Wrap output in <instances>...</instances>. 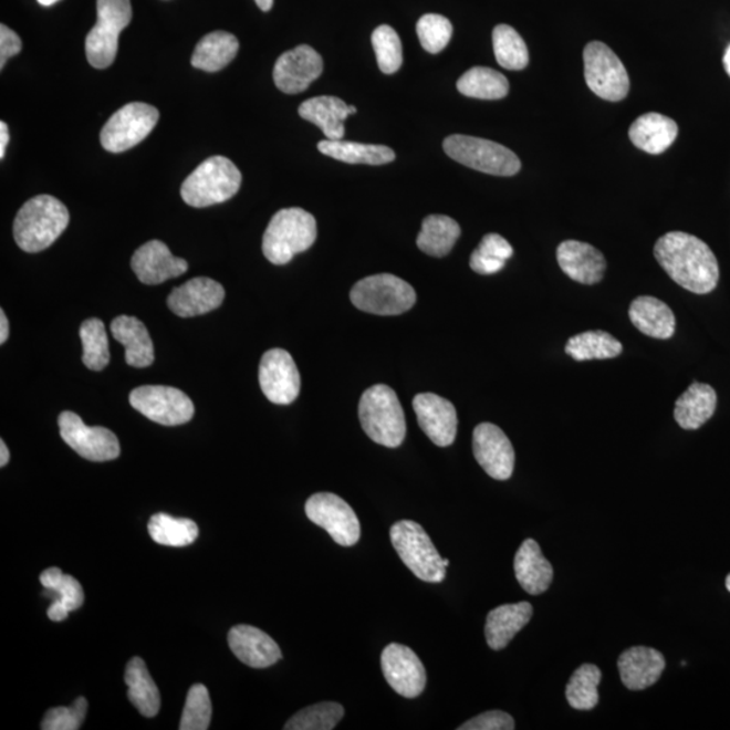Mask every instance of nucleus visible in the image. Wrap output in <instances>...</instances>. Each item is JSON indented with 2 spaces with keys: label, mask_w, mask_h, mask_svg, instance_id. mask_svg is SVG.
<instances>
[{
  "label": "nucleus",
  "mask_w": 730,
  "mask_h": 730,
  "mask_svg": "<svg viewBox=\"0 0 730 730\" xmlns=\"http://www.w3.org/2000/svg\"><path fill=\"white\" fill-rule=\"evenodd\" d=\"M657 263L668 277L693 294H709L717 288L720 267L713 251L698 237L684 231H671L660 237L655 246Z\"/></svg>",
  "instance_id": "1"
},
{
  "label": "nucleus",
  "mask_w": 730,
  "mask_h": 730,
  "mask_svg": "<svg viewBox=\"0 0 730 730\" xmlns=\"http://www.w3.org/2000/svg\"><path fill=\"white\" fill-rule=\"evenodd\" d=\"M70 212L63 202L51 195L28 200L14 221V240L22 251H45L69 227Z\"/></svg>",
  "instance_id": "2"
},
{
  "label": "nucleus",
  "mask_w": 730,
  "mask_h": 730,
  "mask_svg": "<svg viewBox=\"0 0 730 730\" xmlns=\"http://www.w3.org/2000/svg\"><path fill=\"white\" fill-rule=\"evenodd\" d=\"M315 240V218L300 207H290L272 217L263 237V253L272 264L284 265L312 248Z\"/></svg>",
  "instance_id": "3"
},
{
  "label": "nucleus",
  "mask_w": 730,
  "mask_h": 730,
  "mask_svg": "<svg viewBox=\"0 0 730 730\" xmlns=\"http://www.w3.org/2000/svg\"><path fill=\"white\" fill-rule=\"evenodd\" d=\"M358 418L365 434L379 446L398 448L405 441V413L392 387H369L358 404Z\"/></svg>",
  "instance_id": "4"
},
{
  "label": "nucleus",
  "mask_w": 730,
  "mask_h": 730,
  "mask_svg": "<svg viewBox=\"0 0 730 730\" xmlns=\"http://www.w3.org/2000/svg\"><path fill=\"white\" fill-rule=\"evenodd\" d=\"M242 175L229 158L212 156L206 158L194 173L182 181L181 198L188 206L209 207L227 202L239 192Z\"/></svg>",
  "instance_id": "5"
},
{
  "label": "nucleus",
  "mask_w": 730,
  "mask_h": 730,
  "mask_svg": "<svg viewBox=\"0 0 730 730\" xmlns=\"http://www.w3.org/2000/svg\"><path fill=\"white\" fill-rule=\"evenodd\" d=\"M389 539L401 562L424 582L441 583L447 567L440 552L418 522L404 520L389 529Z\"/></svg>",
  "instance_id": "6"
},
{
  "label": "nucleus",
  "mask_w": 730,
  "mask_h": 730,
  "mask_svg": "<svg viewBox=\"0 0 730 730\" xmlns=\"http://www.w3.org/2000/svg\"><path fill=\"white\" fill-rule=\"evenodd\" d=\"M351 301L365 313L399 315L416 304L417 294L404 279L379 273L358 280L351 291Z\"/></svg>",
  "instance_id": "7"
},
{
  "label": "nucleus",
  "mask_w": 730,
  "mask_h": 730,
  "mask_svg": "<svg viewBox=\"0 0 730 730\" xmlns=\"http://www.w3.org/2000/svg\"><path fill=\"white\" fill-rule=\"evenodd\" d=\"M442 146L452 160L480 173L513 176L521 169L520 158L514 152L490 139L453 134L444 139Z\"/></svg>",
  "instance_id": "8"
},
{
  "label": "nucleus",
  "mask_w": 730,
  "mask_h": 730,
  "mask_svg": "<svg viewBox=\"0 0 730 730\" xmlns=\"http://www.w3.org/2000/svg\"><path fill=\"white\" fill-rule=\"evenodd\" d=\"M97 21L85 39V54L96 70H105L114 63L118 52L122 30L131 23V0H97Z\"/></svg>",
  "instance_id": "9"
},
{
  "label": "nucleus",
  "mask_w": 730,
  "mask_h": 730,
  "mask_svg": "<svg viewBox=\"0 0 730 730\" xmlns=\"http://www.w3.org/2000/svg\"><path fill=\"white\" fill-rule=\"evenodd\" d=\"M584 76L588 88L602 100L619 102L629 93V75L623 61L604 42L593 41L584 48Z\"/></svg>",
  "instance_id": "10"
},
{
  "label": "nucleus",
  "mask_w": 730,
  "mask_h": 730,
  "mask_svg": "<svg viewBox=\"0 0 730 730\" xmlns=\"http://www.w3.org/2000/svg\"><path fill=\"white\" fill-rule=\"evenodd\" d=\"M160 113L143 102H132L114 113L101 132L103 148L112 154L129 150L155 129Z\"/></svg>",
  "instance_id": "11"
},
{
  "label": "nucleus",
  "mask_w": 730,
  "mask_h": 730,
  "mask_svg": "<svg viewBox=\"0 0 730 730\" xmlns=\"http://www.w3.org/2000/svg\"><path fill=\"white\" fill-rule=\"evenodd\" d=\"M129 400L133 409L150 421L166 426L190 423L195 413L192 400L175 387H137L131 393Z\"/></svg>",
  "instance_id": "12"
},
{
  "label": "nucleus",
  "mask_w": 730,
  "mask_h": 730,
  "mask_svg": "<svg viewBox=\"0 0 730 730\" xmlns=\"http://www.w3.org/2000/svg\"><path fill=\"white\" fill-rule=\"evenodd\" d=\"M307 519L331 534L338 545L352 546L361 540L362 528L355 511L332 492H319L307 499Z\"/></svg>",
  "instance_id": "13"
},
{
  "label": "nucleus",
  "mask_w": 730,
  "mask_h": 730,
  "mask_svg": "<svg viewBox=\"0 0 730 730\" xmlns=\"http://www.w3.org/2000/svg\"><path fill=\"white\" fill-rule=\"evenodd\" d=\"M60 435L77 455L90 461H109L118 458L121 447L117 436L103 426H87L73 411L59 417Z\"/></svg>",
  "instance_id": "14"
},
{
  "label": "nucleus",
  "mask_w": 730,
  "mask_h": 730,
  "mask_svg": "<svg viewBox=\"0 0 730 730\" xmlns=\"http://www.w3.org/2000/svg\"><path fill=\"white\" fill-rule=\"evenodd\" d=\"M261 392L275 405H290L301 393V375L288 351L271 350L261 357L259 367Z\"/></svg>",
  "instance_id": "15"
},
{
  "label": "nucleus",
  "mask_w": 730,
  "mask_h": 730,
  "mask_svg": "<svg viewBox=\"0 0 730 730\" xmlns=\"http://www.w3.org/2000/svg\"><path fill=\"white\" fill-rule=\"evenodd\" d=\"M474 459L492 479L508 480L514 471L515 452L507 435L499 426L479 424L473 430Z\"/></svg>",
  "instance_id": "16"
},
{
  "label": "nucleus",
  "mask_w": 730,
  "mask_h": 730,
  "mask_svg": "<svg viewBox=\"0 0 730 730\" xmlns=\"http://www.w3.org/2000/svg\"><path fill=\"white\" fill-rule=\"evenodd\" d=\"M382 669L387 684L401 697L417 698L425 690L426 669L406 645L388 644L382 654Z\"/></svg>",
  "instance_id": "17"
},
{
  "label": "nucleus",
  "mask_w": 730,
  "mask_h": 730,
  "mask_svg": "<svg viewBox=\"0 0 730 730\" xmlns=\"http://www.w3.org/2000/svg\"><path fill=\"white\" fill-rule=\"evenodd\" d=\"M322 71L324 61L321 54L312 46L300 45L278 59L273 82L284 94H301L322 75Z\"/></svg>",
  "instance_id": "18"
},
{
  "label": "nucleus",
  "mask_w": 730,
  "mask_h": 730,
  "mask_svg": "<svg viewBox=\"0 0 730 730\" xmlns=\"http://www.w3.org/2000/svg\"><path fill=\"white\" fill-rule=\"evenodd\" d=\"M418 425L437 447H449L458 435V413L453 404L436 394H418L413 400Z\"/></svg>",
  "instance_id": "19"
},
{
  "label": "nucleus",
  "mask_w": 730,
  "mask_h": 730,
  "mask_svg": "<svg viewBox=\"0 0 730 730\" xmlns=\"http://www.w3.org/2000/svg\"><path fill=\"white\" fill-rule=\"evenodd\" d=\"M225 300L222 284L210 278H194L170 292L167 303L170 312L191 319L204 315L221 306Z\"/></svg>",
  "instance_id": "20"
},
{
  "label": "nucleus",
  "mask_w": 730,
  "mask_h": 730,
  "mask_svg": "<svg viewBox=\"0 0 730 730\" xmlns=\"http://www.w3.org/2000/svg\"><path fill=\"white\" fill-rule=\"evenodd\" d=\"M132 268L139 282L148 285L167 282L188 271L186 260L175 258L166 243L154 240L139 247L133 254Z\"/></svg>",
  "instance_id": "21"
},
{
  "label": "nucleus",
  "mask_w": 730,
  "mask_h": 730,
  "mask_svg": "<svg viewBox=\"0 0 730 730\" xmlns=\"http://www.w3.org/2000/svg\"><path fill=\"white\" fill-rule=\"evenodd\" d=\"M237 659L252 668H268L282 659V650L271 636L251 625H237L228 635Z\"/></svg>",
  "instance_id": "22"
},
{
  "label": "nucleus",
  "mask_w": 730,
  "mask_h": 730,
  "mask_svg": "<svg viewBox=\"0 0 730 730\" xmlns=\"http://www.w3.org/2000/svg\"><path fill=\"white\" fill-rule=\"evenodd\" d=\"M557 263L562 271L577 283H599L606 271L605 255L590 243L569 240L557 248Z\"/></svg>",
  "instance_id": "23"
},
{
  "label": "nucleus",
  "mask_w": 730,
  "mask_h": 730,
  "mask_svg": "<svg viewBox=\"0 0 730 730\" xmlns=\"http://www.w3.org/2000/svg\"><path fill=\"white\" fill-rule=\"evenodd\" d=\"M666 668V659L659 650L648 647L626 649L618 659L620 680L626 689L642 691L654 686Z\"/></svg>",
  "instance_id": "24"
},
{
  "label": "nucleus",
  "mask_w": 730,
  "mask_h": 730,
  "mask_svg": "<svg viewBox=\"0 0 730 730\" xmlns=\"http://www.w3.org/2000/svg\"><path fill=\"white\" fill-rule=\"evenodd\" d=\"M40 582L45 588L42 595L52 599V605L48 608L49 619L60 623L69 617L71 612L82 607L84 592L82 584L75 577L53 567L42 572Z\"/></svg>",
  "instance_id": "25"
},
{
  "label": "nucleus",
  "mask_w": 730,
  "mask_h": 730,
  "mask_svg": "<svg viewBox=\"0 0 730 730\" xmlns=\"http://www.w3.org/2000/svg\"><path fill=\"white\" fill-rule=\"evenodd\" d=\"M113 337L125 346L126 363L131 367L146 368L155 362L154 341L148 328L136 316L119 315L113 320Z\"/></svg>",
  "instance_id": "26"
},
{
  "label": "nucleus",
  "mask_w": 730,
  "mask_h": 730,
  "mask_svg": "<svg viewBox=\"0 0 730 730\" xmlns=\"http://www.w3.org/2000/svg\"><path fill=\"white\" fill-rule=\"evenodd\" d=\"M517 581L528 594L540 595L550 588L553 580V569L544 557L538 541H523L514 557Z\"/></svg>",
  "instance_id": "27"
},
{
  "label": "nucleus",
  "mask_w": 730,
  "mask_h": 730,
  "mask_svg": "<svg viewBox=\"0 0 730 730\" xmlns=\"http://www.w3.org/2000/svg\"><path fill=\"white\" fill-rule=\"evenodd\" d=\"M532 616L533 607L529 602L498 606L486 619L487 644L494 650L507 648L517 633L525 628Z\"/></svg>",
  "instance_id": "28"
},
{
  "label": "nucleus",
  "mask_w": 730,
  "mask_h": 730,
  "mask_svg": "<svg viewBox=\"0 0 730 730\" xmlns=\"http://www.w3.org/2000/svg\"><path fill=\"white\" fill-rule=\"evenodd\" d=\"M678 136V125L659 113H647L638 117L629 129L633 145L649 155H660L672 145Z\"/></svg>",
  "instance_id": "29"
},
{
  "label": "nucleus",
  "mask_w": 730,
  "mask_h": 730,
  "mask_svg": "<svg viewBox=\"0 0 730 730\" xmlns=\"http://www.w3.org/2000/svg\"><path fill=\"white\" fill-rule=\"evenodd\" d=\"M629 319L645 336L668 340L674 336L677 320L668 304L654 296H638L629 307Z\"/></svg>",
  "instance_id": "30"
},
{
  "label": "nucleus",
  "mask_w": 730,
  "mask_h": 730,
  "mask_svg": "<svg viewBox=\"0 0 730 730\" xmlns=\"http://www.w3.org/2000/svg\"><path fill=\"white\" fill-rule=\"evenodd\" d=\"M716 406L715 388L705 383L693 382L675 404V421L681 429L697 430L713 417Z\"/></svg>",
  "instance_id": "31"
},
{
  "label": "nucleus",
  "mask_w": 730,
  "mask_h": 730,
  "mask_svg": "<svg viewBox=\"0 0 730 730\" xmlns=\"http://www.w3.org/2000/svg\"><path fill=\"white\" fill-rule=\"evenodd\" d=\"M298 113L303 119L319 126L326 139L332 142L344 138V121L352 115L350 106L344 101L328 95L304 101Z\"/></svg>",
  "instance_id": "32"
},
{
  "label": "nucleus",
  "mask_w": 730,
  "mask_h": 730,
  "mask_svg": "<svg viewBox=\"0 0 730 730\" xmlns=\"http://www.w3.org/2000/svg\"><path fill=\"white\" fill-rule=\"evenodd\" d=\"M127 698L144 717H155L160 711V691L142 657H133L125 671Z\"/></svg>",
  "instance_id": "33"
},
{
  "label": "nucleus",
  "mask_w": 730,
  "mask_h": 730,
  "mask_svg": "<svg viewBox=\"0 0 730 730\" xmlns=\"http://www.w3.org/2000/svg\"><path fill=\"white\" fill-rule=\"evenodd\" d=\"M239 40L228 32H212L198 42L192 53L194 69L218 72L229 65L239 53Z\"/></svg>",
  "instance_id": "34"
},
{
  "label": "nucleus",
  "mask_w": 730,
  "mask_h": 730,
  "mask_svg": "<svg viewBox=\"0 0 730 730\" xmlns=\"http://www.w3.org/2000/svg\"><path fill=\"white\" fill-rule=\"evenodd\" d=\"M319 150L334 160L348 164H367V166H383L395 160V152L385 145H369L344 139H324L319 144Z\"/></svg>",
  "instance_id": "35"
},
{
  "label": "nucleus",
  "mask_w": 730,
  "mask_h": 730,
  "mask_svg": "<svg viewBox=\"0 0 730 730\" xmlns=\"http://www.w3.org/2000/svg\"><path fill=\"white\" fill-rule=\"evenodd\" d=\"M461 229L453 218L434 215L426 217L417 237V246L426 254L444 258L452 251Z\"/></svg>",
  "instance_id": "36"
},
{
  "label": "nucleus",
  "mask_w": 730,
  "mask_h": 730,
  "mask_svg": "<svg viewBox=\"0 0 730 730\" xmlns=\"http://www.w3.org/2000/svg\"><path fill=\"white\" fill-rule=\"evenodd\" d=\"M623 352V344L611 333L590 331L576 334L565 344V353L576 362L606 361Z\"/></svg>",
  "instance_id": "37"
},
{
  "label": "nucleus",
  "mask_w": 730,
  "mask_h": 730,
  "mask_svg": "<svg viewBox=\"0 0 730 730\" xmlns=\"http://www.w3.org/2000/svg\"><path fill=\"white\" fill-rule=\"evenodd\" d=\"M459 93L474 100L497 101L509 94L508 79L487 66H473L458 82Z\"/></svg>",
  "instance_id": "38"
},
{
  "label": "nucleus",
  "mask_w": 730,
  "mask_h": 730,
  "mask_svg": "<svg viewBox=\"0 0 730 730\" xmlns=\"http://www.w3.org/2000/svg\"><path fill=\"white\" fill-rule=\"evenodd\" d=\"M148 531L155 543L167 546L190 545L199 535V528L194 521L164 513L150 517Z\"/></svg>",
  "instance_id": "39"
},
{
  "label": "nucleus",
  "mask_w": 730,
  "mask_h": 730,
  "mask_svg": "<svg viewBox=\"0 0 730 730\" xmlns=\"http://www.w3.org/2000/svg\"><path fill=\"white\" fill-rule=\"evenodd\" d=\"M492 45L498 64L504 70L521 71L529 64V52L525 41L509 24H498L492 32Z\"/></svg>",
  "instance_id": "40"
},
{
  "label": "nucleus",
  "mask_w": 730,
  "mask_h": 730,
  "mask_svg": "<svg viewBox=\"0 0 730 730\" xmlns=\"http://www.w3.org/2000/svg\"><path fill=\"white\" fill-rule=\"evenodd\" d=\"M602 678L601 669L594 665H583L572 675L565 697L571 708L592 710L599 702L598 685Z\"/></svg>",
  "instance_id": "41"
},
{
  "label": "nucleus",
  "mask_w": 730,
  "mask_h": 730,
  "mask_svg": "<svg viewBox=\"0 0 730 730\" xmlns=\"http://www.w3.org/2000/svg\"><path fill=\"white\" fill-rule=\"evenodd\" d=\"M83 363L93 371L105 369L109 363L108 338L105 324L101 320L90 319L81 326Z\"/></svg>",
  "instance_id": "42"
},
{
  "label": "nucleus",
  "mask_w": 730,
  "mask_h": 730,
  "mask_svg": "<svg viewBox=\"0 0 730 730\" xmlns=\"http://www.w3.org/2000/svg\"><path fill=\"white\" fill-rule=\"evenodd\" d=\"M345 710L337 702H322L304 708L292 716L285 730H332L343 720Z\"/></svg>",
  "instance_id": "43"
},
{
  "label": "nucleus",
  "mask_w": 730,
  "mask_h": 730,
  "mask_svg": "<svg viewBox=\"0 0 730 730\" xmlns=\"http://www.w3.org/2000/svg\"><path fill=\"white\" fill-rule=\"evenodd\" d=\"M373 46L375 49L377 65L386 75H393L398 72L404 63V52H401V42L399 35L388 24H380L374 30Z\"/></svg>",
  "instance_id": "44"
},
{
  "label": "nucleus",
  "mask_w": 730,
  "mask_h": 730,
  "mask_svg": "<svg viewBox=\"0 0 730 730\" xmlns=\"http://www.w3.org/2000/svg\"><path fill=\"white\" fill-rule=\"evenodd\" d=\"M212 706L207 687L194 685L188 690L185 710L180 720V730H206L211 722Z\"/></svg>",
  "instance_id": "45"
},
{
  "label": "nucleus",
  "mask_w": 730,
  "mask_h": 730,
  "mask_svg": "<svg viewBox=\"0 0 730 730\" xmlns=\"http://www.w3.org/2000/svg\"><path fill=\"white\" fill-rule=\"evenodd\" d=\"M419 42L426 52L437 54L444 51L452 39L453 27L448 18L440 14H425L417 22Z\"/></svg>",
  "instance_id": "46"
},
{
  "label": "nucleus",
  "mask_w": 730,
  "mask_h": 730,
  "mask_svg": "<svg viewBox=\"0 0 730 730\" xmlns=\"http://www.w3.org/2000/svg\"><path fill=\"white\" fill-rule=\"evenodd\" d=\"M88 702L79 697L71 706H60L46 711L41 729L44 730H77L81 729L87 715Z\"/></svg>",
  "instance_id": "47"
},
{
  "label": "nucleus",
  "mask_w": 730,
  "mask_h": 730,
  "mask_svg": "<svg viewBox=\"0 0 730 730\" xmlns=\"http://www.w3.org/2000/svg\"><path fill=\"white\" fill-rule=\"evenodd\" d=\"M515 722L513 717L501 710L486 711L483 715L472 718L462 723L459 730H513Z\"/></svg>",
  "instance_id": "48"
},
{
  "label": "nucleus",
  "mask_w": 730,
  "mask_h": 730,
  "mask_svg": "<svg viewBox=\"0 0 730 730\" xmlns=\"http://www.w3.org/2000/svg\"><path fill=\"white\" fill-rule=\"evenodd\" d=\"M474 251L486 255V258L504 261V263L514 253L513 247L510 246L509 241L497 233L486 234Z\"/></svg>",
  "instance_id": "49"
},
{
  "label": "nucleus",
  "mask_w": 730,
  "mask_h": 730,
  "mask_svg": "<svg viewBox=\"0 0 730 730\" xmlns=\"http://www.w3.org/2000/svg\"><path fill=\"white\" fill-rule=\"evenodd\" d=\"M22 41L20 35L6 24H0V69H4L6 63L12 56L21 52Z\"/></svg>",
  "instance_id": "50"
},
{
  "label": "nucleus",
  "mask_w": 730,
  "mask_h": 730,
  "mask_svg": "<svg viewBox=\"0 0 730 730\" xmlns=\"http://www.w3.org/2000/svg\"><path fill=\"white\" fill-rule=\"evenodd\" d=\"M504 264H507L504 261L486 258L477 251L472 252L470 259L472 271L479 273V275H492V273L503 270Z\"/></svg>",
  "instance_id": "51"
},
{
  "label": "nucleus",
  "mask_w": 730,
  "mask_h": 730,
  "mask_svg": "<svg viewBox=\"0 0 730 730\" xmlns=\"http://www.w3.org/2000/svg\"><path fill=\"white\" fill-rule=\"evenodd\" d=\"M10 139L9 127L6 122H0V158H3L6 155V148H8Z\"/></svg>",
  "instance_id": "52"
},
{
  "label": "nucleus",
  "mask_w": 730,
  "mask_h": 730,
  "mask_svg": "<svg viewBox=\"0 0 730 730\" xmlns=\"http://www.w3.org/2000/svg\"><path fill=\"white\" fill-rule=\"evenodd\" d=\"M9 320L3 310H0V344H4L9 338Z\"/></svg>",
  "instance_id": "53"
},
{
  "label": "nucleus",
  "mask_w": 730,
  "mask_h": 730,
  "mask_svg": "<svg viewBox=\"0 0 730 730\" xmlns=\"http://www.w3.org/2000/svg\"><path fill=\"white\" fill-rule=\"evenodd\" d=\"M9 461H10L9 448L6 447V442L2 440L0 441V467L8 466Z\"/></svg>",
  "instance_id": "54"
},
{
  "label": "nucleus",
  "mask_w": 730,
  "mask_h": 730,
  "mask_svg": "<svg viewBox=\"0 0 730 730\" xmlns=\"http://www.w3.org/2000/svg\"><path fill=\"white\" fill-rule=\"evenodd\" d=\"M254 2L259 6V9L263 11H270L273 6V0H254Z\"/></svg>",
  "instance_id": "55"
},
{
  "label": "nucleus",
  "mask_w": 730,
  "mask_h": 730,
  "mask_svg": "<svg viewBox=\"0 0 730 730\" xmlns=\"http://www.w3.org/2000/svg\"><path fill=\"white\" fill-rule=\"evenodd\" d=\"M723 66H726L728 75L730 76V45L728 46L726 54H723Z\"/></svg>",
  "instance_id": "56"
},
{
  "label": "nucleus",
  "mask_w": 730,
  "mask_h": 730,
  "mask_svg": "<svg viewBox=\"0 0 730 730\" xmlns=\"http://www.w3.org/2000/svg\"><path fill=\"white\" fill-rule=\"evenodd\" d=\"M41 6H44V8H49V6H53L54 3L60 2V0H36Z\"/></svg>",
  "instance_id": "57"
},
{
  "label": "nucleus",
  "mask_w": 730,
  "mask_h": 730,
  "mask_svg": "<svg viewBox=\"0 0 730 730\" xmlns=\"http://www.w3.org/2000/svg\"><path fill=\"white\" fill-rule=\"evenodd\" d=\"M727 588H728V592L730 593V574L727 577Z\"/></svg>",
  "instance_id": "58"
},
{
  "label": "nucleus",
  "mask_w": 730,
  "mask_h": 730,
  "mask_svg": "<svg viewBox=\"0 0 730 730\" xmlns=\"http://www.w3.org/2000/svg\"><path fill=\"white\" fill-rule=\"evenodd\" d=\"M444 564H446V567H448V565H449V560H448V559H444Z\"/></svg>",
  "instance_id": "59"
}]
</instances>
